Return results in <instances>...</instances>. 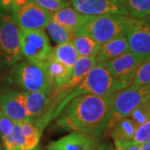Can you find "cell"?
<instances>
[{
    "mask_svg": "<svg viewBox=\"0 0 150 150\" xmlns=\"http://www.w3.org/2000/svg\"><path fill=\"white\" fill-rule=\"evenodd\" d=\"M116 93L76 97L59 114L56 127L99 138L106 133Z\"/></svg>",
    "mask_w": 150,
    "mask_h": 150,
    "instance_id": "6da1fadb",
    "label": "cell"
},
{
    "mask_svg": "<svg viewBox=\"0 0 150 150\" xmlns=\"http://www.w3.org/2000/svg\"><path fill=\"white\" fill-rule=\"evenodd\" d=\"M140 23L141 20L118 14L88 16L80 27L75 30L74 34L88 36L103 45L112 39L126 36Z\"/></svg>",
    "mask_w": 150,
    "mask_h": 150,
    "instance_id": "7a4b0ae2",
    "label": "cell"
},
{
    "mask_svg": "<svg viewBox=\"0 0 150 150\" xmlns=\"http://www.w3.org/2000/svg\"><path fill=\"white\" fill-rule=\"evenodd\" d=\"M130 82L114 78L101 63L97 64L86 75L83 80L70 93L55 110L52 119L57 118L68 103L74 98L84 94L104 95L123 90L130 85Z\"/></svg>",
    "mask_w": 150,
    "mask_h": 150,
    "instance_id": "3957f363",
    "label": "cell"
},
{
    "mask_svg": "<svg viewBox=\"0 0 150 150\" xmlns=\"http://www.w3.org/2000/svg\"><path fill=\"white\" fill-rule=\"evenodd\" d=\"M9 75L11 79L25 92H40L49 97L54 92V81L46 64L20 61L11 68Z\"/></svg>",
    "mask_w": 150,
    "mask_h": 150,
    "instance_id": "277c9868",
    "label": "cell"
},
{
    "mask_svg": "<svg viewBox=\"0 0 150 150\" xmlns=\"http://www.w3.org/2000/svg\"><path fill=\"white\" fill-rule=\"evenodd\" d=\"M19 28L9 14H0V73L20 62Z\"/></svg>",
    "mask_w": 150,
    "mask_h": 150,
    "instance_id": "5b68a950",
    "label": "cell"
},
{
    "mask_svg": "<svg viewBox=\"0 0 150 150\" xmlns=\"http://www.w3.org/2000/svg\"><path fill=\"white\" fill-rule=\"evenodd\" d=\"M19 43L23 57L37 64H46L51 59L53 47L44 29L19 28Z\"/></svg>",
    "mask_w": 150,
    "mask_h": 150,
    "instance_id": "8992f818",
    "label": "cell"
},
{
    "mask_svg": "<svg viewBox=\"0 0 150 150\" xmlns=\"http://www.w3.org/2000/svg\"><path fill=\"white\" fill-rule=\"evenodd\" d=\"M149 98H150V85L135 88L128 87L117 92L105 134H109L112 127L120 119L129 117L134 108Z\"/></svg>",
    "mask_w": 150,
    "mask_h": 150,
    "instance_id": "52a82bcc",
    "label": "cell"
},
{
    "mask_svg": "<svg viewBox=\"0 0 150 150\" xmlns=\"http://www.w3.org/2000/svg\"><path fill=\"white\" fill-rule=\"evenodd\" d=\"M52 13L33 1L25 6L11 9V17L19 28L44 29L52 19Z\"/></svg>",
    "mask_w": 150,
    "mask_h": 150,
    "instance_id": "ba28073f",
    "label": "cell"
},
{
    "mask_svg": "<svg viewBox=\"0 0 150 150\" xmlns=\"http://www.w3.org/2000/svg\"><path fill=\"white\" fill-rule=\"evenodd\" d=\"M73 8L87 16L118 14L129 16L126 6L118 0H71Z\"/></svg>",
    "mask_w": 150,
    "mask_h": 150,
    "instance_id": "9c48e42d",
    "label": "cell"
},
{
    "mask_svg": "<svg viewBox=\"0 0 150 150\" xmlns=\"http://www.w3.org/2000/svg\"><path fill=\"white\" fill-rule=\"evenodd\" d=\"M142 61L129 51L101 64L114 78L131 83Z\"/></svg>",
    "mask_w": 150,
    "mask_h": 150,
    "instance_id": "30bf717a",
    "label": "cell"
},
{
    "mask_svg": "<svg viewBox=\"0 0 150 150\" xmlns=\"http://www.w3.org/2000/svg\"><path fill=\"white\" fill-rule=\"evenodd\" d=\"M129 51L143 62L150 59V16L126 35Z\"/></svg>",
    "mask_w": 150,
    "mask_h": 150,
    "instance_id": "8fae6325",
    "label": "cell"
},
{
    "mask_svg": "<svg viewBox=\"0 0 150 150\" xmlns=\"http://www.w3.org/2000/svg\"><path fill=\"white\" fill-rule=\"evenodd\" d=\"M0 110L14 123L28 121L23 92L8 90L0 96Z\"/></svg>",
    "mask_w": 150,
    "mask_h": 150,
    "instance_id": "7c38bea8",
    "label": "cell"
},
{
    "mask_svg": "<svg viewBox=\"0 0 150 150\" xmlns=\"http://www.w3.org/2000/svg\"><path fill=\"white\" fill-rule=\"evenodd\" d=\"M98 138L79 132H72L64 137L50 142L48 150H97Z\"/></svg>",
    "mask_w": 150,
    "mask_h": 150,
    "instance_id": "4fadbf2b",
    "label": "cell"
},
{
    "mask_svg": "<svg viewBox=\"0 0 150 150\" xmlns=\"http://www.w3.org/2000/svg\"><path fill=\"white\" fill-rule=\"evenodd\" d=\"M23 94L28 121L35 123L47 113L52 100L40 92H23Z\"/></svg>",
    "mask_w": 150,
    "mask_h": 150,
    "instance_id": "5bb4252c",
    "label": "cell"
},
{
    "mask_svg": "<svg viewBox=\"0 0 150 150\" xmlns=\"http://www.w3.org/2000/svg\"><path fill=\"white\" fill-rule=\"evenodd\" d=\"M127 52H129V47L126 36L112 39L103 44L98 54L95 56L96 64L115 59Z\"/></svg>",
    "mask_w": 150,
    "mask_h": 150,
    "instance_id": "9a60e30c",
    "label": "cell"
},
{
    "mask_svg": "<svg viewBox=\"0 0 150 150\" xmlns=\"http://www.w3.org/2000/svg\"><path fill=\"white\" fill-rule=\"evenodd\" d=\"M139 126L131 118L120 119L109 132L110 137L113 139L114 145L132 142Z\"/></svg>",
    "mask_w": 150,
    "mask_h": 150,
    "instance_id": "2e32d148",
    "label": "cell"
},
{
    "mask_svg": "<svg viewBox=\"0 0 150 150\" xmlns=\"http://www.w3.org/2000/svg\"><path fill=\"white\" fill-rule=\"evenodd\" d=\"M88 16L81 14L69 5L52 13V19L74 32L87 20Z\"/></svg>",
    "mask_w": 150,
    "mask_h": 150,
    "instance_id": "e0dca14e",
    "label": "cell"
},
{
    "mask_svg": "<svg viewBox=\"0 0 150 150\" xmlns=\"http://www.w3.org/2000/svg\"><path fill=\"white\" fill-rule=\"evenodd\" d=\"M46 67L49 74L54 81V92L52 95L58 92L64 87L69 80L72 71L64 65L60 64L57 60L51 57V59L46 63Z\"/></svg>",
    "mask_w": 150,
    "mask_h": 150,
    "instance_id": "ac0fdd59",
    "label": "cell"
},
{
    "mask_svg": "<svg viewBox=\"0 0 150 150\" xmlns=\"http://www.w3.org/2000/svg\"><path fill=\"white\" fill-rule=\"evenodd\" d=\"M52 57L71 71H73L75 63L79 59V55L75 50L72 41L58 44L53 49Z\"/></svg>",
    "mask_w": 150,
    "mask_h": 150,
    "instance_id": "d6986e66",
    "label": "cell"
},
{
    "mask_svg": "<svg viewBox=\"0 0 150 150\" xmlns=\"http://www.w3.org/2000/svg\"><path fill=\"white\" fill-rule=\"evenodd\" d=\"M72 43L79 57H95L102 45L91 38L84 35H75Z\"/></svg>",
    "mask_w": 150,
    "mask_h": 150,
    "instance_id": "ffe728a7",
    "label": "cell"
},
{
    "mask_svg": "<svg viewBox=\"0 0 150 150\" xmlns=\"http://www.w3.org/2000/svg\"><path fill=\"white\" fill-rule=\"evenodd\" d=\"M19 124L21 133L24 139L23 150H33L37 149L42 133L32 122L25 121Z\"/></svg>",
    "mask_w": 150,
    "mask_h": 150,
    "instance_id": "44dd1931",
    "label": "cell"
},
{
    "mask_svg": "<svg viewBox=\"0 0 150 150\" xmlns=\"http://www.w3.org/2000/svg\"><path fill=\"white\" fill-rule=\"evenodd\" d=\"M45 28L48 31L49 36L59 44L71 42L75 36L73 30L61 25L54 19L49 21Z\"/></svg>",
    "mask_w": 150,
    "mask_h": 150,
    "instance_id": "7402d4cb",
    "label": "cell"
},
{
    "mask_svg": "<svg viewBox=\"0 0 150 150\" xmlns=\"http://www.w3.org/2000/svg\"><path fill=\"white\" fill-rule=\"evenodd\" d=\"M126 8L130 18L143 20L150 16V0H127Z\"/></svg>",
    "mask_w": 150,
    "mask_h": 150,
    "instance_id": "603a6c76",
    "label": "cell"
},
{
    "mask_svg": "<svg viewBox=\"0 0 150 150\" xmlns=\"http://www.w3.org/2000/svg\"><path fill=\"white\" fill-rule=\"evenodd\" d=\"M147 85H150V59L140 64L129 87L135 88Z\"/></svg>",
    "mask_w": 150,
    "mask_h": 150,
    "instance_id": "cb8c5ba5",
    "label": "cell"
},
{
    "mask_svg": "<svg viewBox=\"0 0 150 150\" xmlns=\"http://www.w3.org/2000/svg\"><path fill=\"white\" fill-rule=\"evenodd\" d=\"M129 118L139 127L147 122L150 118V98L135 108L129 115Z\"/></svg>",
    "mask_w": 150,
    "mask_h": 150,
    "instance_id": "d4e9b609",
    "label": "cell"
},
{
    "mask_svg": "<svg viewBox=\"0 0 150 150\" xmlns=\"http://www.w3.org/2000/svg\"><path fill=\"white\" fill-rule=\"evenodd\" d=\"M33 1L38 5L42 7L43 8L50 13H54L69 5V4L64 0H33Z\"/></svg>",
    "mask_w": 150,
    "mask_h": 150,
    "instance_id": "484cf974",
    "label": "cell"
},
{
    "mask_svg": "<svg viewBox=\"0 0 150 150\" xmlns=\"http://www.w3.org/2000/svg\"><path fill=\"white\" fill-rule=\"evenodd\" d=\"M150 139V118L138 128L132 142L141 144Z\"/></svg>",
    "mask_w": 150,
    "mask_h": 150,
    "instance_id": "4316f807",
    "label": "cell"
},
{
    "mask_svg": "<svg viewBox=\"0 0 150 150\" xmlns=\"http://www.w3.org/2000/svg\"><path fill=\"white\" fill-rule=\"evenodd\" d=\"M15 123L10 118L5 116L0 110V136L1 139H4L7 136L10 135L13 131Z\"/></svg>",
    "mask_w": 150,
    "mask_h": 150,
    "instance_id": "83f0119b",
    "label": "cell"
},
{
    "mask_svg": "<svg viewBox=\"0 0 150 150\" xmlns=\"http://www.w3.org/2000/svg\"><path fill=\"white\" fill-rule=\"evenodd\" d=\"M116 150H140V144L134 142L123 143L114 145Z\"/></svg>",
    "mask_w": 150,
    "mask_h": 150,
    "instance_id": "f1b7e54d",
    "label": "cell"
},
{
    "mask_svg": "<svg viewBox=\"0 0 150 150\" xmlns=\"http://www.w3.org/2000/svg\"><path fill=\"white\" fill-rule=\"evenodd\" d=\"M12 0H0V14H8L11 13Z\"/></svg>",
    "mask_w": 150,
    "mask_h": 150,
    "instance_id": "f546056e",
    "label": "cell"
},
{
    "mask_svg": "<svg viewBox=\"0 0 150 150\" xmlns=\"http://www.w3.org/2000/svg\"><path fill=\"white\" fill-rule=\"evenodd\" d=\"M33 0H12L11 4V9L13 8H18L23 6H25L30 2H33Z\"/></svg>",
    "mask_w": 150,
    "mask_h": 150,
    "instance_id": "4dcf8cb0",
    "label": "cell"
},
{
    "mask_svg": "<svg viewBox=\"0 0 150 150\" xmlns=\"http://www.w3.org/2000/svg\"><path fill=\"white\" fill-rule=\"evenodd\" d=\"M97 150H116L115 147L110 144V143H104L103 144H99V146L98 147Z\"/></svg>",
    "mask_w": 150,
    "mask_h": 150,
    "instance_id": "1f68e13d",
    "label": "cell"
},
{
    "mask_svg": "<svg viewBox=\"0 0 150 150\" xmlns=\"http://www.w3.org/2000/svg\"><path fill=\"white\" fill-rule=\"evenodd\" d=\"M140 150H150V139L140 144Z\"/></svg>",
    "mask_w": 150,
    "mask_h": 150,
    "instance_id": "d6a6232c",
    "label": "cell"
},
{
    "mask_svg": "<svg viewBox=\"0 0 150 150\" xmlns=\"http://www.w3.org/2000/svg\"><path fill=\"white\" fill-rule=\"evenodd\" d=\"M122 4H123V5L126 6V3H127V0H118Z\"/></svg>",
    "mask_w": 150,
    "mask_h": 150,
    "instance_id": "836d02e7",
    "label": "cell"
},
{
    "mask_svg": "<svg viewBox=\"0 0 150 150\" xmlns=\"http://www.w3.org/2000/svg\"><path fill=\"white\" fill-rule=\"evenodd\" d=\"M0 150H2V148H1V144H0Z\"/></svg>",
    "mask_w": 150,
    "mask_h": 150,
    "instance_id": "e575fe53",
    "label": "cell"
},
{
    "mask_svg": "<svg viewBox=\"0 0 150 150\" xmlns=\"http://www.w3.org/2000/svg\"><path fill=\"white\" fill-rule=\"evenodd\" d=\"M33 150H38V148H37V149H33Z\"/></svg>",
    "mask_w": 150,
    "mask_h": 150,
    "instance_id": "d590c367",
    "label": "cell"
}]
</instances>
